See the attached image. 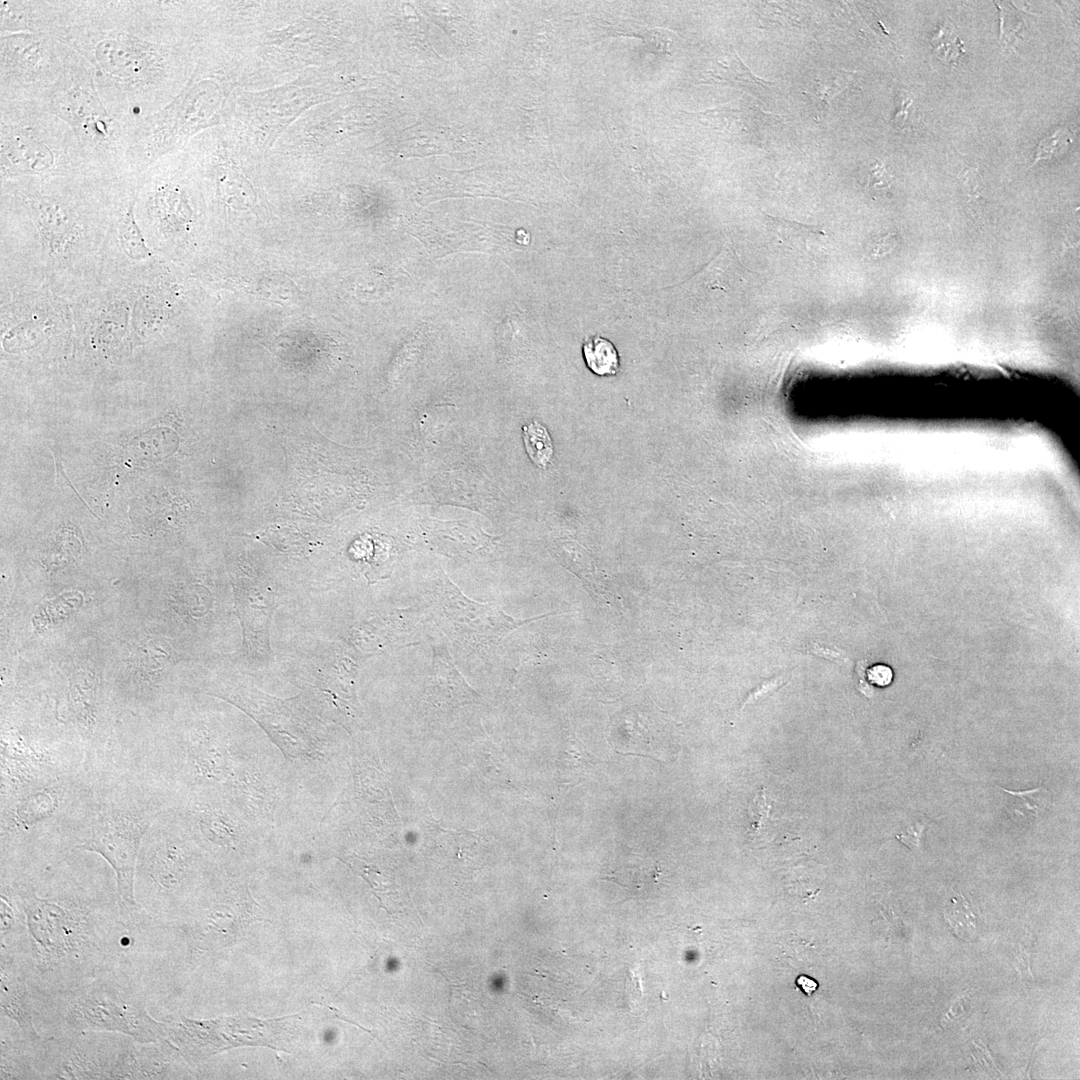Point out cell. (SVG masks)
Here are the masks:
<instances>
[{
	"instance_id": "6da1fadb",
	"label": "cell",
	"mask_w": 1080,
	"mask_h": 1080,
	"mask_svg": "<svg viewBox=\"0 0 1080 1080\" xmlns=\"http://www.w3.org/2000/svg\"><path fill=\"white\" fill-rule=\"evenodd\" d=\"M180 4L157 0H63L51 31L94 70L99 95L125 129L167 105L188 66Z\"/></svg>"
},
{
	"instance_id": "7a4b0ae2",
	"label": "cell",
	"mask_w": 1080,
	"mask_h": 1080,
	"mask_svg": "<svg viewBox=\"0 0 1080 1080\" xmlns=\"http://www.w3.org/2000/svg\"><path fill=\"white\" fill-rule=\"evenodd\" d=\"M89 167L71 128L40 100L0 101L2 182L70 176Z\"/></svg>"
},
{
	"instance_id": "3957f363",
	"label": "cell",
	"mask_w": 1080,
	"mask_h": 1080,
	"mask_svg": "<svg viewBox=\"0 0 1080 1080\" xmlns=\"http://www.w3.org/2000/svg\"><path fill=\"white\" fill-rule=\"evenodd\" d=\"M97 795L84 805L75 847L101 855L113 868L122 915L136 910L135 877L143 838L162 814L157 798L144 794Z\"/></svg>"
},
{
	"instance_id": "277c9868",
	"label": "cell",
	"mask_w": 1080,
	"mask_h": 1080,
	"mask_svg": "<svg viewBox=\"0 0 1080 1080\" xmlns=\"http://www.w3.org/2000/svg\"><path fill=\"white\" fill-rule=\"evenodd\" d=\"M63 71L40 101L73 131L85 162L104 173L129 172L125 127L105 107L94 70L78 52L61 43Z\"/></svg>"
},
{
	"instance_id": "5b68a950",
	"label": "cell",
	"mask_w": 1080,
	"mask_h": 1080,
	"mask_svg": "<svg viewBox=\"0 0 1080 1080\" xmlns=\"http://www.w3.org/2000/svg\"><path fill=\"white\" fill-rule=\"evenodd\" d=\"M53 1005L66 1035L115 1032L141 1043L167 1036V1023L149 1015L140 991L113 975L79 981L55 996Z\"/></svg>"
},
{
	"instance_id": "8992f818",
	"label": "cell",
	"mask_w": 1080,
	"mask_h": 1080,
	"mask_svg": "<svg viewBox=\"0 0 1080 1080\" xmlns=\"http://www.w3.org/2000/svg\"><path fill=\"white\" fill-rule=\"evenodd\" d=\"M42 1039L30 1048L32 1067L53 1079H143V1046L115 1032Z\"/></svg>"
},
{
	"instance_id": "52a82bcc",
	"label": "cell",
	"mask_w": 1080,
	"mask_h": 1080,
	"mask_svg": "<svg viewBox=\"0 0 1080 1080\" xmlns=\"http://www.w3.org/2000/svg\"><path fill=\"white\" fill-rule=\"evenodd\" d=\"M221 94L208 78L194 79L167 105L125 129L129 172H142L216 118Z\"/></svg>"
},
{
	"instance_id": "ba28073f",
	"label": "cell",
	"mask_w": 1080,
	"mask_h": 1080,
	"mask_svg": "<svg viewBox=\"0 0 1080 1080\" xmlns=\"http://www.w3.org/2000/svg\"><path fill=\"white\" fill-rule=\"evenodd\" d=\"M62 71L61 43L52 35H0V101L40 100Z\"/></svg>"
},
{
	"instance_id": "9c48e42d",
	"label": "cell",
	"mask_w": 1080,
	"mask_h": 1080,
	"mask_svg": "<svg viewBox=\"0 0 1080 1080\" xmlns=\"http://www.w3.org/2000/svg\"><path fill=\"white\" fill-rule=\"evenodd\" d=\"M15 896L26 916L34 958L39 967L60 965L68 956L76 954L86 940H90L92 927L88 924V914L83 907L60 896L39 898L27 887H19Z\"/></svg>"
},
{
	"instance_id": "30bf717a",
	"label": "cell",
	"mask_w": 1080,
	"mask_h": 1080,
	"mask_svg": "<svg viewBox=\"0 0 1080 1080\" xmlns=\"http://www.w3.org/2000/svg\"><path fill=\"white\" fill-rule=\"evenodd\" d=\"M432 598L438 613L454 636L473 646L496 644L512 630L540 618L556 614L516 619L495 605L466 597L445 575L433 584Z\"/></svg>"
},
{
	"instance_id": "8fae6325",
	"label": "cell",
	"mask_w": 1080,
	"mask_h": 1080,
	"mask_svg": "<svg viewBox=\"0 0 1080 1080\" xmlns=\"http://www.w3.org/2000/svg\"><path fill=\"white\" fill-rule=\"evenodd\" d=\"M1 1014L19 1027L24 1042L33 1047L43 1038L33 1023V1001L28 993L26 973L7 949H1Z\"/></svg>"
},
{
	"instance_id": "7c38bea8",
	"label": "cell",
	"mask_w": 1080,
	"mask_h": 1080,
	"mask_svg": "<svg viewBox=\"0 0 1080 1080\" xmlns=\"http://www.w3.org/2000/svg\"><path fill=\"white\" fill-rule=\"evenodd\" d=\"M64 782L59 779L15 793L5 822L11 829L29 830L51 819L63 802Z\"/></svg>"
},
{
	"instance_id": "4fadbf2b",
	"label": "cell",
	"mask_w": 1080,
	"mask_h": 1080,
	"mask_svg": "<svg viewBox=\"0 0 1080 1080\" xmlns=\"http://www.w3.org/2000/svg\"><path fill=\"white\" fill-rule=\"evenodd\" d=\"M62 0H1L0 35L18 32L52 31Z\"/></svg>"
},
{
	"instance_id": "5bb4252c",
	"label": "cell",
	"mask_w": 1080,
	"mask_h": 1080,
	"mask_svg": "<svg viewBox=\"0 0 1080 1080\" xmlns=\"http://www.w3.org/2000/svg\"><path fill=\"white\" fill-rule=\"evenodd\" d=\"M428 682L430 693L451 705L473 702L477 697L443 646L433 648L432 672Z\"/></svg>"
},
{
	"instance_id": "9a60e30c",
	"label": "cell",
	"mask_w": 1080,
	"mask_h": 1080,
	"mask_svg": "<svg viewBox=\"0 0 1080 1080\" xmlns=\"http://www.w3.org/2000/svg\"><path fill=\"white\" fill-rule=\"evenodd\" d=\"M764 216L768 230L786 249L807 255L826 252L829 244L823 228L768 214Z\"/></svg>"
},
{
	"instance_id": "2e32d148",
	"label": "cell",
	"mask_w": 1080,
	"mask_h": 1080,
	"mask_svg": "<svg viewBox=\"0 0 1080 1080\" xmlns=\"http://www.w3.org/2000/svg\"><path fill=\"white\" fill-rule=\"evenodd\" d=\"M188 754L194 770L201 777L222 780L227 776L228 752L219 741L200 736L191 742Z\"/></svg>"
},
{
	"instance_id": "e0dca14e",
	"label": "cell",
	"mask_w": 1080,
	"mask_h": 1080,
	"mask_svg": "<svg viewBox=\"0 0 1080 1080\" xmlns=\"http://www.w3.org/2000/svg\"><path fill=\"white\" fill-rule=\"evenodd\" d=\"M135 202L136 192L132 190L117 211L115 228L124 251L133 259H143L149 255L150 251L145 245L135 219Z\"/></svg>"
},
{
	"instance_id": "ac0fdd59",
	"label": "cell",
	"mask_w": 1080,
	"mask_h": 1080,
	"mask_svg": "<svg viewBox=\"0 0 1080 1080\" xmlns=\"http://www.w3.org/2000/svg\"><path fill=\"white\" fill-rule=\"evenodd\" d=\"M853 74L844 70H824L818 73L804 93L812 100L818 119L827 113L830 101L848 89Z\"/></svg>"
},
{
	"instance_id": "d6986e66",
	"label": "cell",
	"mask_w": 1080,
	"mask_h": 1080,
	"mask_svg": "<svg viewBox=\"0 0 1080 1080\" xmlns=\"http://www.w3.org/2000/svg\"><path fill=\"white\" fill-rule=\"evenodd\" d=\"M587 367L599 376L615 375L619 370V355L613 343L594 335L585 339L582 347Z\"/></svg>"
},
{
	"instance_id": "ffe728a7",
	"label": "cell",
	"mask_w": 1080,
	"mask_h": 1080,
	"mask_svg": "<svg viewBox=\"0 0 1080 1080\" xmlns=\"http://www.w3.org/2000/svg\"><path fill=\"white\" fill-rule=\"evenodd\" d=\"M1008 797L1010 812L1022 819H1035L1041 815L1052 802L1051 793L1042 785L1024 791H1012L999 787Z\"/></svg>"
},
{
	"instance_id": "44dd1931",
	"label": "cell",
	"mask_w": 1080,
	"mask_h": 1080,
	"mask_svg": "<svg viewBox=\"0 0 1080 1080\" xmlns=\"http://www.w3.org/2000/svg\"><path fill=\"white\" fill-rule=\"evenodd\" d=\"M523 442L530 459L542 469L550 463L553 455V445L547 429L538 421L524 425Z\"/></svg>"
},
{
	"instance_id": "7402d4cb",
	"label": "cell",
	"mask_w": 1080,
	"mask_h": 1080,
	"mask_svg": "<svg viewBox=\"0 0 1080 1080\" xmlns=\"http://www.w3.org/2000/svg\"><path fill=\"white\" fill-rule=\"evenodd\" d=\"M197 825L201 834L216 845H228L235 838L234 826L229 818L218 810H202L197 816Z\"/></svg>"
},
{
	"instance_id": "603a6c76",
	"label": "cell",
	"mask_w": 1080,
	"mask_h": 1080,
	"mask_svg": "<svg viewBox=\"0 0 1080 1080\" xmlns=\"http://www.w3.org/2000/svg\"><path fill=\"white\" fill-rule=\"evenodd\" d=\"M945 919L953 931L962 939L970 940L975 933V916L968 902L960 896V899H952V903L944 911Z\"/></svg>"
},
{
	"instance_id": "cb8c5ba5",
	"label": "cell",
	"mask_w": 1080,
	"mask_h": 1080,
	"mask_svg": "<svg viewBox=\"0 0 1080 1080\" xmlns=\"http://www.w3.org/2000/svg\"><path fill=\"white\" fill-rule=\"evenodd\" d=\"M1072 143L1071 131L1066 127H1058L1053 132L1042 138L1037 145L1033 164L1041 160H1049L1062 154Z\"/></svg>"
},
{
	"instance_id": "d4e9b609",
	"label": "cell",
	"mask_w": 1080,
	"mask_h": 1080,
	"mask_svg": "<svg viewBox=\"0 0 1080 1080\" xmlns=\"http://www.w3.org/2000/svg\"><path fill=\"white\" fill-rule=\"evenodd\" d=\"M865 178L867 187L875 192H883L890 188L891 175L887 172L883 163L873 160L865 166Z\"/></svg>"
},
{
	"instance_id": "484cf974",
	"label": "cell",
	"mask_w": 1080,
	"mask_h": 1080,
	"mask_svg": "<svg viewBox=\"0 0 1080 1080\" xmlns=\"http://www.w3.org/2000/svg\"><path fill=\"white\" fill-rule=\"evenodd\" d=\"M864 672H860V687H869L870 685L883 687L888 685L893 677L891 669L880 664L869 667Z\"/></svg>"
},
{
	"instance_id": "4316f807",
	"label": "cell",
	"mask_w": 1080,
	"mask_h": 1080,
	"mask_svg": "<svg viewBox=\"0 0 1080 1080\" xmlns=\"http://www.w3.org/2000/svg\"><path fill=\"white\" fill-rule=\"evenodd\" d=\"M924 829L925 823L916 822L914 824H911L910 827L906 828L905 831H903L902 834L898 836V838L908 847L914 849L919 846Z\"/></svg>"
},
{
	"instance_id": "83f0119b",
	"label": "cell",
	"mask_w": 1080,
	"mask_h": 1080,
	"mask_svg": "<svg viewBox=\"0 0 1080 1080\" xmlns=\"http://www.w3.org/2000/svg\"><path fill=\"white\" fill-rule=\"evenodd\" d=\"M795 982L800 990L808 996H811L819 986V983L815 979L803 974L799 975Z\"/></svg>"
},
{
	"instance_id": "f1b7e54d",
	"label": "cell",
	"mask_w": 1080,
	"mask_h": 1080,
	"mask_svg": "<svg viewBox=\"0 0 1080 1080\" xmlns=\"http://www.w3.org/2000/svg\"><path fill=\"white\" fill-rule=\"evenodd\" d=\"M1016 967L1022 976L1025 975L1027 977L1029 976L1031 979L1033 978L1029 970L1028 956L1026 954H1023L1018 958Z\"/></svg>"
},
{
	"instance_id": "f546056e",
	"label": "cell",
	"mask_w": 1080,
	"mask_h": 1080,
	"mask_svg": "<svg viewBox=\"0 0 1080 1080\" xmlns=\"http://www.w3.org/2000/svg\"><path fill=\"white\" fill-rule=\"evenodd\" d=\"M961 1000L962 999H958L957 1002H955L952 1005V1007L950 1008L949 1012L946 1015V1019H951V1018H954V1017H958L960 1014L963 1013V1007L961 1005L962 1004Z\"/></svg>"
}]
</instances>
